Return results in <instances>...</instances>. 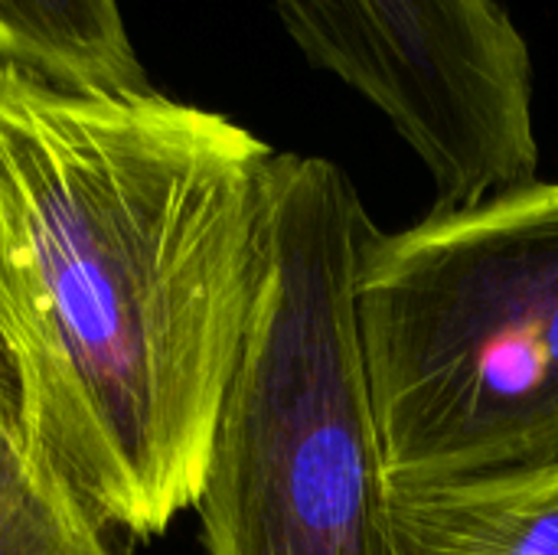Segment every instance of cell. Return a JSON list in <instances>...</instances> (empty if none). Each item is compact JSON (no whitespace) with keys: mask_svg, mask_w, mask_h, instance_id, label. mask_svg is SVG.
Here are the masks:
<instances>
[{"mask_svg":"<svg viewBox=\"0 0 558 555\" xmlns=\"http://www.w3.org/2000/svg\"><path fill=\"white\" fill-rule=\"evenodd\" d=\"M353 298L389 481L558 461V180L373 226Z\"/></svg>","mask_w":558,"mask_h":555,"instance_id":"obj_3","label":"cell"},{"mask_svg":"<svg viewBox=\"0 0 558 555\" xmlns=\"http://www.w3.org/2000/svg\"><path fill=\"white\" fill-rule=\"evenodd\" d=\"M0 62L69 88H150L118 0H0Z\"/></svg>","mask_w":558,"mask_h":555,"instance_id":"obj_6","label":"cell"},{"mask_svg":"<svg viewBox=\"0 0 558 555\" xmlns=\"http://www.w3.org/2000/svg\"><path fill=\"white\" fill-rule=\"evenodd\" d=\"M396 555H558V461L389 481Z\"/></svg>","mask_w":558,"mask_h":555,"instance_id":"obj_5","label":"cell"},{"mask_svg":"<svg viewBox=\"0 0 558 555\" xmlns=\"http://www.w3.org/2000/svg\"><path fill=\"white\" fill-rule=\"evenodd\" d=\"M278 150L226 114L0 62V370L101 530L196 510L271 268Z\"/></svg>","mask_w":558,"mask_h":555,"instance_id":"obj_1","label":"cell"},{"mask_svg":"<svg viewBox=\"0 0 558 555\" xmlns=\"http://www.w3.org/2000/svg\"><path fill=\"white\" fill-rule=\"evenodd\" d=\"M369 229L333 160L278 150L271 268L196 504L206 555H396L353 298Z\"/></svg>","mask_w":558,"mask_h":555,"instance_id":"obj_2","label":"cell"},{"mask_svg":"<svg viewBox=\"0 0 558 555\" xmlns=\"http://www.w3.org/2000/svg\"><path fill=\"white\" fill-rule=\"evenodd\" d=\"M298 49L373 105L422 160L432 209L539 170L533 49L500 0H275Z\"/></svg>","mask_w":558,"mask_h":555,"instance_id":"obj_4","label":"cell"},{"mask_svg":"<svg viewBox=\"0 0 558 555\" xmlns=\"http://www.w3.org/2000/svg\"><path fill=\"white\" fill-rule=\"evenodd\" d=\"M0 555H114L105 530L29 442L0 370Z\"/></svg>","mask_w":558,"mask_h":555,"instance_id":"obj_7","label":"cell"}]
</instances>
